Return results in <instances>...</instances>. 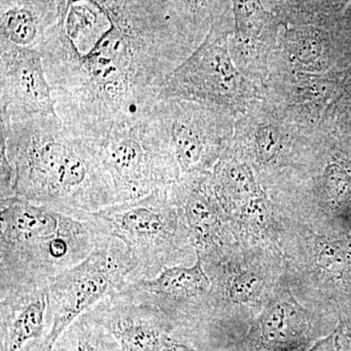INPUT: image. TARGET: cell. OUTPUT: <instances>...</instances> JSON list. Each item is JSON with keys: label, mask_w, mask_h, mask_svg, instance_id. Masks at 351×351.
Here are the masks:
<instances>
[{"label": "cell", "mask_w": 351, "mask_h": 351, "mask_svg": "<svg viewBox=\"0 0 351 351\" xmlns=\"http://www.w3.org/2000/svg\"><path fill=\"white\" fill-rule=\"evenodd\" d=\"M201 3L68 1L40 48L58 117L98 142L149 117L201 22Z\"/></svg>", "instance_id": "cell-1"}, {"label": "cell", "mask_w": 351, "mask_h": 351, "mask_svg": "<svg viewBox=\"0 0 351 351\" xmlns=\"http://www.w3.org/2000/svg\"><path fill=\"white\" fill-rule=\"evenodd\" d=\"M13 171V195L77 219L117 204L98 145L58 117L12 122L0 138Z\"/></svg>", "instance_id": "cell-2"}, {"label": "cell", "mask_w": 351, "mask_h": 351, "mask_svg": "<svg viewBox=\"0 0 351 351\" xmlns=\"http://www.w3.org/2000/svg\"><path fill=\"white\" fill-rule=\"evenodd\" d=\"M98 245L86 221L13 196L0 211V302L47 289Z\"/></svg>", "instance_id": "cell-3"}, {"label": "cell", "mask_w": 351, "mask_h": 351, "mask_svg": "<svg viewBox=\"0 0 351 351\" xmlns=\"http://www.w3.org/2000/svg\"><path fill=\"white\" fill-rule=\"evenodd\" d=\"M178 201L174 189L164 186L144 197L104 208L83 221L98 239L121 244L134 281L151 279L170 267L177 253L181 216Z\"/></svg>", "instance_id": "cell-4"}, {"label": "cell", "mask_w": 351, "mask_h": 351, "mask_svg": "<svg viewBox=\"0 0 351 351\" xmlns=\"http://www.w3.org/2000/svg\"><path fill=\"white\" fill-rule=\"evenodd\" d=\"M95 143L117 203L167 186L179 172L165 128L152 110L145 119L119 127Z\"/></svg>", "instance_id": "cell-5"}, {"label": "cell", "mask_w": 351, "mask_h": 351, "mask_svg": "<svg viewBox=\"0 0 351 351\" xmlns=\"http://www.w3.org/2000/svg\"><path fill=\"white\" fill-rule=\"evenodd\" d=\"M132 282L133 274L121 244L98 239L89 257L58 276L47 288V332L40 350L53 351L75 320Z\"/></svg>", "instance_id": "cell-6"}, {"label": "cell", "mask_w": 351, "mask_h": 351, "mask_svg": "<svg viewBox=\"0 0 351 351\" xmlns=\"http://www.w3.org/2000/svg\"><path fill=\"white\" fill-rule=\"evenodd\" d=\"M0 112L12 122L58 117L40 50L0 44Z\"/></svg>", "instance_id": "cell-7"}, {"label": "cell", "mask_w": 351, "mask_h": 351, "mask_svg": "<svg viewBox=\"0 0 351 351\" xmlns=\"http://www.w3.org/2000/svg\"><path fill=\"white\" fill-rule=\"evenodd\" d=\"M88 313L112 335L121 351H160L169 337V320L160 311L121 292Z\"/></svg>", "instance_id": "cell-8"}, {"label": "cell", "mask_w": 351, "mask_h": 351, "mask_svg": "<svg viewBox=\"0 0 351 351\" xmlns=\"http://www.w3.org/2000/svg\"><path fill=\"white\" fill-rule=\"evenodd\" d=\"M152 112L165 128L182 172L199 171L211 162L218 131L214 117L206 110L186 107L170 99L157 101Z\"/></svg>", "instance_id": "cell-9"}, {"label": "cell", "mask_w": 351, "mask_h": 351, "mask_svg": "<svg viewBox=\"0 0 351 351\" xmlns=\"http://www.w3.org/2000/svg\"><path fill=\"white\" fill-rule=\"evenodd\" d=\"M211 290V279L205 272L202 258L196 253L195 265L165 267L154 278L128 284L121 293L156 307L170 320L178 307L203 299Z\"/></svg>", "instance_id": "cell-10"}, {"label": "cell", "mask_w": 351, "mask_h": 351, "mask_svg": "<svg viewBox=\"0 0 351 351\" xmlns=\"http://www.w3.org/2000/svg\"><path fill=\"white\" fill-rule=\"evenodd\" d=\"M308 313L290 293L267 307L243 351H295L313 339Z\"/></svg>", "instance_id": "cell-11"}, {"label": "cell", "mask_w": 351, "mask_h": 351, "mask_svg": "<svg viewBox=\"0 0 351 351\" xmlns=\"http://www.w3.org/2000/svg\"><path fill=\"white\" fill-rule=\"evenodd\" d=\"M66 4V0H1L0 44L40 50Z\"/></svg>", "instance_id": "cell-12"}, {"label": "cell", "mask_w": 351, "mask_h": 351, "mask_svg": "<svg viewBox=\"0 0 351 351\" xmlns=\"http://www.w3.org/2000/svg\"><path fill=\"white\" fill-rule=\"evenodd\" d=\"M47 307V289L0 302L1 351H19L43 338Z\"/></svg>", "instance_id": "cell-13"}, {"label": "cell", "mask_w": 351, "mask_h": 351, "mask_svg": "<svg viewBox=\"0 0 351 351\" xmlns=\"http://www.w3.org/2000/svg\"><path fill=\"white\" fill-rule=\"evenodd\" d=\"M195 184L182 188L179 198L189 234L195 239L196 252L201 253L221 244V225L218 211L205 193L206 189L201 182Z\"/></svg>", "instance_id": "cell-14"}, {"label": "cell", "mask_w": 351, "mask_h": 351, "mask_svg": "<svg viewBox=\"0 0 351 351\" xmlns=\"http://www.w3.org/2000/svg\"><path fill=\"white\" fill-rule=\"evenodd\" d=\"M318 267L332 276L341 277L351 269V241L332 240L320 247L317 255Z\"/></svg>", "instance_id": "cell-15"}, {"label": "cell", "mask_w": 351, "mask_h": 351, "mask_svg": "<svg viewBox=\"0 0 351 351\" xmlns=\"http://www.w3.org/2000/svg\"><path fill=\"white\" fill-rule=\"evenodd\" d=\"M261 279L252 272H237L228 277L225 286L226 297L232 302L255 301L260 293Z\"/></svg>", "instance_id": "cell-16"}, {"label": "cell", "mask_w": 351, "mask_h": 351, "mask_svg": "<svg viewBox=\"0 0 351 351\" xmlns=\"http://www.w3.org/2000/svg\"><path fill=\"white\" fill-rule=\"evenodd\" d=\"M302 351H351V334L339 325L331 334Z\"/></svg>", "instance_id": "cell-17"}, {"label": "cell", "mask_w": 351, "mask_h": 351, "mask_svg": "<svg viewBox=\"0 0 351 351\" xmlns=\"http://www.w3.org/2000/svg\"><path fill=\"white\" fill-rule=\"evenodd\" d=\"M258 147L263 156L270 157L276 147L277 138L276 134L270 128H265L258 135Z\"/></svg>", "instance_id": "cell-18"}, {"label": "cell", "mask_w": 351, "mask_h": 351, "mask_svg": "<svg viewBox=\"0 0 351 351\" xmlns=\"http://www.w3.org/2000/svg\"><path fill=\"white\" fill-rule=\"evenodd\" d=\"M160 351H197L191 346L184 345V343L176 341L174 339L168 337L164 341L162 348Z\"/></svg>", "instance_id": "cell-19"}]
</instances>
